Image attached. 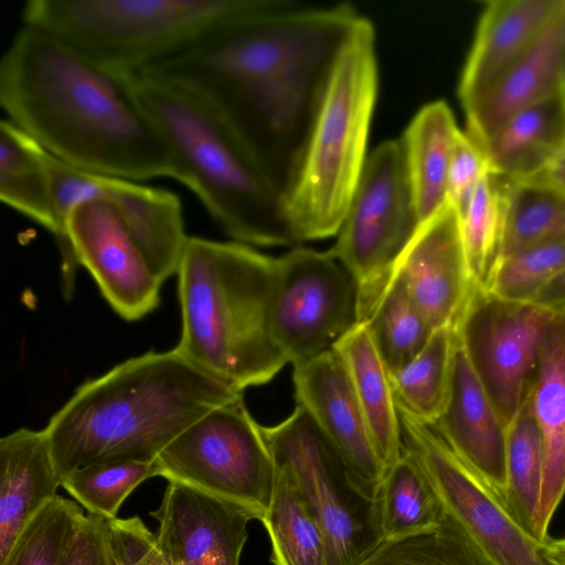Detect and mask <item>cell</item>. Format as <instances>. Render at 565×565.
<instances>
[{
	"instance_id": "obj_1",
	"label": "cell",
	"mask_w": 565,
	"mask_h": 565,
	"mask_svg": "<svg viewBox=\"0 0 565 565\" xmlns=\"http://www.w3.org/2000/svg\"><path fill=\"white\" fill-rule=\"evenodd\" d=\"M360 18L349 3L308 8L271 0L138 72L188 83L210 97L287 194L333 64Z\"/></svg>"
},
{
	"instance_id": "obj_2",
	"label": "cell",
	"mask_w": 565,
	"mask_h": 565,
	"mask_svg": "<svg viewBox=\"0 0 565 565\" xmlns=\"http://www.w3.org/2000/svg\"><path fill=\"white\" fill-rule=\"evenodd\" d=\"M0 104L8 119L76 169L186 183L132 75L107 68L44 31L23 25L14 34L0 63Z\"/></svg>"
},
{
	"instance_id": "obj_3",
	"label": "cell",
	"mask_w": 565,
	"mask_h": 565,
	"mask_svg": "<svg viewBox=\"0 0 565 565\" xmlns=\"http://www.w3.org/2000/svg\"><path fill=\"white\" fill-rule=\"evenodd\" d=\"M243 391L174 348L130 358L84 382L43 428L60 479L111 460H154L186 427Z\"/></svg>"
},
{
	"instance_id": "obj_4",
	"label": "cell",
	"mask_w": 565,
	"mask_h": 565,
	"mask_svg": "<svg viewBox=\"0 0 565 565\" xmlns=\"http://www.w3.org/2000/svg\"><path fill=\"white\" fill-rule=\"evenodd\" d=\"M131 75L141 103L184 171L185 186L218 227L244 244H298L285 191L230 117L188 83Z\"/></svg>"
},
{
	"instance_id": "obj_5",
	"label": "cell",
	"mask_w": 565,
	"mask_h": 565,
	"mask_svg": "<svg viewBox=\"0 0 565 565\" xmlns=\"http://www.w3.org/2000/svg\"><path fill=\"white\" fill-rule=\"evenodd\" d=\"M277 271V258L247 244L189 236L177 271L174 349L241 391L269 382L288 363L270 329Z\"/></svg>"
},
{
	"instance_id": "obj_6",
	"label": "cell",
	"mask_w": 565,
	"mask_h": 565,
	"mask_svg": "<svg viewBox=\"0 0 565 565\" xmlns=\"http://www.w3.org/2000/svg\"><path fill=\"white\" fill-rule=\"evenodd\" d=\"M377 83L375 32L361 15L333 64L286 194L298 244L334 236L342 225L367 160Z\"/></svg>"
},
{
	"instance_id": "obj_7",
	"label": "cell",
	"mask_w": 565,
	"mask_h": 565,
	"mask_svg": "<svg viewBox=\"0 0 565 565\" xmlns=\"http://www.w3.org/2000/svg\"><path fill=\"white\" fill-rule=\"evenodd\" d=\"M271 0H29L25 26L126 74L167 58Z\"/></svg>"
},
{
	"instance_id": "obj_8",
	"label": "cell",
	"mask_w": 565,
	"mask_h": 565,
	"mask_svg": "<svg viewBox=\"0 0 565 565\" xmlns=\"http://www.w3.org/2000/svg\"><path fill=\"white\" fill-rule=\"evenodd\" d=\"M158 477L205 492L263 521L274 490L275 465L243 396L209 411L156 458Z\"/></svg>"
},
{
	"instance_id": "obj_9",
	"label": "cell",
	"mask_w": 565,
	"mask_h": 565,
	"mask_svg": "<svg viewBox=\"0 0 565 565\" xmlns=\"http://www.w3.org/2000/svg\"><path fill=\"white\" fill-rule=\"evenodd\" d=\"M262 431L274 463L290 475L321 527L328 565H353L381 540L376 501L303 407Z\"/></svg>"
},
{
	"instance_id": "obj_10",
	"label": "cell",
	"mask_w": 565,
	"mask_h": 565,
	"mask_svg": "<svg viewBox=\"0 0 565 565\" xmlns=\"http://www.w3.org/2000/svg\"><path fill=\"white\" fill-rule=\"evenodd\" d=\"M419 225L401 139L383 141L367 156L330 249L358 282L361 322L385 294Z\"/></svg>"
},
{
	"instance_id": "obj_11",
	"label": "cell",
	"mask_w": 565,
	"mask_h": 565,
	"mask_svg": "<svg viewBox=\"0 0 565 565\" xmlns=\"http://www.w3.org/2000/svg\"><path fill=\"white\" fill-rule=\"evenodd\" d=\"M277 263L270 329L296 366L332 351L361 322L359 286L331 250L297 247Z\"/></svg>"
},
{
	"instance_id": "obj_12",
	"label": "cell",
	"mask_w": 565,
	"mask_h": 565,
	"mask_svg": "<svg viewBox=\"0 0 565 565\" xmlns=\"http://www.w3.org/2000/svg\"><path fill=\"white\" fill-rule=\"evenodd\" d=\"M556 313L473 286L455 323L458 342L503 422L509 425L535 379Z\"/></svg>"
},
{
	"instance_id": "obj_13",
	"label": "cell",
	"mask_w": 565,
	"mask_h": 565,
	"mask_svg": "<svg viewBox=\"0 0 565 565\" xmlns=\"http://www.w3.org/2000/svg\"><path fill=\"white\" fill-rule=\"evenodd\" d=\"M404 446L429 478L446 512L489 565H551L543 542L522 527L498 497L429 425L399 413Z\"/></svg>"
},
{
	"instance_id": "obj_14",
	"label": "cell",
	"mask_w": 565,
	"mask_h": 565,
	"mask_svg": "<svg viewBox=\"0 0 565 565\" xmlns=\"http://www.w3.org/2000/svg\"><path fill=\"white\" fill-rule=\"evenodd\" d=\"M60 234L67 242L71 210L89 199L108 202L119 214L154 275L163 282L177 275L189 236L185 234L179 196L166 189L76 169L46 154Z\"/></svg>"
},
{
	"instance_id": "obj_15",
	"label": "cell",
	"mask_w": 565,
	"mask_h": 565,
	"mask_svg": "<svg viewBox=\"0 0 565 565\" xmlns=\"http://www.w3.org/2000/svg\"><path fill=\"white\" fill-rule=\"evenodd\" d=\"M66 235L78 266L89 271L119 317L137 321L159 306L162 281L108 202L89 199L76 204Z\"/></svg>"
},
{
	"instance_id": "obj_16",
	"label": "cell",
	"mask_w": 565,
	"mask_h": 565,
	"mask_svg": "<svg viewBox=\"0 0 565 565\" xmlns=\"http://www.w3.org/2000/svg\"><path fill=\"white\" fill-rule=\"evenodd\" d=\"M297 405L303 407L373 500L385 476L350 377L332 350L292 373Z\"/></svg>"
},
{
	"instance_id": "obj_17",
	"label": "cell",
	"mask_w": 565,
	"mask_h": 565,
	"mask_svg": "<svg viewBox=\"0 0 565 565\" xmlns=\"http://www.w3.org/2000/svg\"><path fill=\"white\" fill-rule=\"evenodd\" d=\"M150 515L161 550L177 565H239L254 520L235 504L175 482Z\"/></svg>"
},
{
	"instance_id": "obj_18",
	"label": "cell",
	"mask_w": 565,
	"mask_h": 565,
	"mask_svg": "<svg viewBox=\"0 0 565 565\" xmlns=\"http://www.w3.org/2000/svg\"><path fill=\"white\" fill-rule=\"evenodd\" d=\"M393 277L436 330L455 326L473 288L462 246L459 217L447 203L420 224Z\"/></svg>"
},
{
	"instance_id": "obj_19",
	"label": "cell",
	"mask_w": 565,
	"mask_h": 565,
	"mask_svg": "<svg viewBox=\"0 0 565 565\" xmlns=\"http://www.w3.org/2000/svg\"><path fill=\"white\" fill-rule=\"evenodd\" d=\"M431 427L451 451L504 501L508 426L471 369L458 339L448 398Z\"/></svg>"
},
{
	"instance_id": "obj_20",
	"label": "cell",
	"mask_w": 565,
	"mask_h": 565,
	"mask_svg": "<svg viewBox=\"0 0 565 565\" xmlns=\"http://www.w3.org/2000/svg\"><path fill=\"white\" fill-rule=\"evenodd\" d=\"M563 0L484 2L458 95L462 107L484 93L537 40Z\"/></svg>"
},
{
	"instance_id": "obj_21",
	"label": "cell",
	"mask_w": 565,
	"mask_h": 565,
	"mask_svg": "<svg viewBox=\"0 0 565 565\" xmlns=\"http://www.w3.org/2000/svg\"><path fill=\"white\" fill-rule=\"evenodd\" d=\"M562 6L533 45L484 93L463 106L467 134L479 146L515 114L564 90L557 50Z\"/></svg>"
},
{
	"instance_id": "obj_22",
	"label": "cell",
	"mask_w": 565,
	"mask_h": 565,
	"mask_svg": "<svg viewBox=\"0 0 565 565\" xmlns=\"http://www.w3.org/2000/svg\"><path fill=\"white\" fill-rule=\"evenodd\" d=\"M544 447V472L535 537L545 543L551 520L565 494V320L554 319L530 390Z\"/></svg>"
},
{
	"instance_id": "obj_23",
	"label": "cell",
	"mask_w": 565,
	"mask_h": 565,
	"mask_svg": "<svg viewBox=\"0 0 565 565\" xmlns=\"http://www.w3.org/2000/svg\"><path fill=\"white\" fill-rule=\"evenodd\" d=\"M60 486L43 429L22 427L0 439V562Z\"/></svg>"
},
{
	"instance_id": "obj_24",
	"label": "cell",
	"mask_w": 565,
	"mask_h": 565,
	"mask_svg": "<svg viewBox=\"0 0 565 565\" xmlns=\"http://www.w3.org/2000/svg\"><path fill=\"white\" fill-rule=\"evenodd\" d=\"M480 148L490 173L539 177L565 149V90L512 116Z\"/></svg>"
},
{
	"instance_id": "obj_25",
	"label": "cell",
	"mask_w": 565,
	"mask_h": 565,
	"mask_svg": "<svg viewBox=\"0 0 565 565\" xmlns=\"http://www.w3.org/2000/svg\"><path fill=\"white\" fill-rule=\"evenodd\" d=\"M333 350L344 364L375 451L387 471L401 458L405 446L391 373L367 322L358 323Z\"/></svg>"
},
{
	"instance_id": "obj_26",
	"label": "cell",
	"mask_w": 565,
	"mask_h": 565,
	"mask_svg": "<svg viewBox=\"0 0 565 565\" xmlns=\"http://www.w3.org/2000/svg\"><path fill=\"white\" fill-rule=\"evenodd\" d=\"M459 130L449 106L436 100L418 110L401 138L420 224L448 203V170Z\"/></svg>"
},
{
	"instance_id": "obj_27",
	"label": "cell",
	"mask_w": 565,
	"mask_h": 565,
	"mask_svg": "<svg viewBox=\"0 0 565 565\" xmlns=\"http://www.w3.org/2000/svg\"><path fill=\"white\" fill-rule=\"evenodd\" d=\"M46 154L47 151L13 121L8 118L0 121L1 202L57 238L60 227Z\"/></svg>"
},
{
	"instance_id": "obj_28",
	"label": "cell",
	"mask_w": 565,
	"mask_h": 565,
	"mask_svg": "<svg viewBox=\"0 0 565 565\" xmlns=\"http://www.w3.org/2000/svg\"><path fill=\"white\" fill-rule=\"evenodd\" d=\"M376 514L381 540L431 529L446 516L429 478L406 447L384 476L376 497Z\"/></svg>"
},
{
	"instance_id": "obj_29",
	"label": "cell",
	"mask_w": 565,
	"mask_h": 565,
	"mask_svg": "<svg viewBox=\"0 0 565 565\" xmlns=\"http://www.w3.org/2000/svg\"><path fill=\"white\" fill-rule=\"evenodd\" d=\"M456 344L455 326L438 328L415 358L391 373L399 413L424 425L437 422L449 394Z\"/></svg>"
},
{
	"instance_id": "obj_30",
	"label": "cell",
	"mask_w": 565,
	"mask_h": 565,
	"mask_svg": "<svg viewBox=\"0 0 565 565\" xmlns=\"http://www.w3.org/2000/svg\"><path fill=\"white\" fill-rule=\"evenodd\" d=\"M262 522L275 565H328L319 523L290 475L276 465L273 495Z\"/></svg>"
},
{
	"instance_id": "obj_31",
	"label": "cell",
	"mask_w": 565,
	"mask_h": 565,
	"mask_svg": "<svg viewBox=\"0 0 565 565\" xmlns=\"http://www.w3.org/2000/svg\"><path fill=\"white\" fill-rule=\"evenodd\" d=\"M505 181L500 256L533 245L565 242V192L539 178Z\"/></svg>"
},
{
	"instance_id": "obj_32",
	"label": "cell",
	"mask_w": 565,
	"mask_h": 565,
	"mask_svg": "<svg viewBox=\"0 0 565 565\" xmlns=\"http://www.w3.org/2000/svg\"><path fill=\"white\" fill-rule=\"evenodd\" d=\"M505 468L504 503L522 527L535 536L544 472V447L532 411L530 391L508 425Z\"/></svg>"
},
{
	"instance_id": "obj_33",
	"label": "cell",
	"mask_w": 565,
	"mask_h": 565,
	"mask_svg": "<svg viewBox=\"0 0 565 565\" xmlns=\"http://www.w3.org/2000/svg\"><path fill=\"white\" fill-rule=\"evenodd\" d=\"M353 565H489L462 527L446 512L436 526L382 539Z\"/></svg>"
},
{
	"instance_id": "obj_34",
	"label": "cell",
	"mask_w": 565,
	"mask_h": 565,
	"mask_svg": "<svg viewBox=\"0 0 565 565\" xmlns=\"http://www.w3.org/2000/svg\"><path fill=\"white\" fill-rule=\"evenodd\" d=\"M504 178L488 173L458 214L465 256L475 286L486 288L500 257L505 217Z\"/></svg>"
},
{
	"instance_id": "obj_35",
	"label": "cell",
	"mask_w": 565,
	"mask_h": 565,
	"mask_svg": "<svg viewBox=\"0 0 565 565\" xmlns=\"http://www.w3.org/2000/svg\"><path fill=\"white\" fill-rule=\"evenodd\" d=\"M366 322L390 373L415 358L435 331L397 277H393Z\"/></svg>"
},
{
	"instance_id": "obj_36",
	"label": "cell",
	"mask_w": 565,
	"mask_h": 565,
	"mask_svg": "<svg viewBox=\"0 0 565 565\" xmlns=\"http://www.w3.org/2000/svg\"><path fill=\"white\" fill-rule=\"evenodd\" d=\"M85 515L79 504L56 495L23 527L0 565H66Z\"/></svg>"
},
{
	"instance_id": "obj_37",
	"label": "cell",
	"mask_w": 565,
	"mask_h": 565,
	"mask_svg": "<svg viewBox=\"0 0 565 565\" xmlns=\"http://www.w3.org/2000/svg\"><path fill=\"white\" fill-rule=\"evenodd\" d=\"M152 477H158L156 459L111 460L71 471L61 479V487L88 514L113 520L127 497Z\"/></svg>"
},
{
	"instance_id": "obj_38",
	"label": "cell",
	"mask_w": 565,
	"mask_h": 565,
	"mask_svg": "<svg viewBox=\"0 0 565 565\" xmlns=\"http://www.w3.org/2000/svg\"><path fill=\"white\" fill-rule=\"evenodd\" d=\"M565 269V242L521 248L499 257L486 286L494 296L532 302Z\"/></svg>"
},
{
	"instance_id": "obj_39",
	"label": "cell",
	"mask_w": 565,
	"mask_h": 565,
	"mask_svg": "<svg viewBox=\"0 0 565 565\" xmlns=\"http://www.w3.org/2000/svg\"><path fill=\"white\" fill-rule=\"evenodd\" d=\"M111 565H169L156 533L138 516L107 520Z\"/></svg>"
},
{
	"instance_id": "obj_40",
	"label": "cell",
	"mask_w": 565,
	"mask_h": 565,
	"mask_svg": "<svg viewBox=\"0 0 565 565\" xmlns=\"http://www.w3.org/2000/svg\"><path fill=\"white\" fill-rule=\"evenodd\" d=\"M489 173L486 156L467 132L459 130L450 159L447 202L460 214L475 190Z\"/></svg>"
},
{
	"instance_id": "obj_41",
	"label": "cell",
	"mask_w": 565,
	"mask_h": 565,
	"mask_svg": "<svg viewBox=\"0 0 565 565\" xmlns=\"http://www.w3.org/2000/svg\"><path fill=\"white\" fill-rule=\"evenodd\" d=\"M66 565H111L106 519L85 515Z\"/></svg>"
},
{
	"instance_id": "obj_42",
	"label": "cell",
	"mask_w": 565,
	"mask_h": 565,
	"mask_svg": "<svg viewBox=\"0 0 565 565\" xmlns=\"http://www.w3.org/2000/svg\"><path fill=\"white\" fill-rule=\"evenodd\" d=\"M532 302L556 315L565 313V269L544 286Z\"/></svg>"
},
{
	"instance_id": "obj_43",
	"label": "cell",
	"mask_w": 565,
	"mask_h": 565,
	"mask_svg": "<svg viewBox=\"0 0 565 565\" xmlns=\"http://www.w3.org/2000/svg\"><path fill=\"white\" fill-rule=\"evenodd\" d=\"M539 178L565 192V149L548 164Z\"/></svg>"
},
{
	"instance_id": "obj_44",
	"label": "cell",
	"mask_w": 565,
	"mask_h": 565,
	"mask_svg": "<svg viewBox=\"0 0 565 565\" xmlns=\"http://www.w3.org/2000/svg\"><path fill=\"white\" fill-rule=\"evenodd\" d=\"M544 554L551 565H565V536L548 539L543 544Z\"/></svg>"
},
{
	"instance_id": "obj_45",
	"label": "cell",
	"mask_w": 565,
	"mask_h": 565,
	"mask_svg": "<svg viewBox=\"0 0 565 565\" xmlns=\"http://www.w3.org/2000/svg\"><path fill=\"white\" fill-rule=\"evenodd\" d=\"M557 50L561 66L562 86L565 90V0L557 22Z\"/></svg>"
},
{
	"instance_id": "obj_46",
	"label": "cell",
	"mask_w": 565,
	"mask_h": 565,
	"mask_svg": "<svg viewBox=\"0 0 565 565\" xmlns=\"http://www.w3.org/2000/svg\"><path fill=\"white\" fill-rule=\"evenodd\" d=\"M168 561H169V559H168ZM169 565H177V564H174V563H172V562H170V561H169Z\"/></svg>"
},
{
	"instance_id": "obj_47",
	"label": "cell",
	"mask_w": 565,
	"mask_h": 565,
	"mask_svg": "<svg viewBox=\"0 0 565 565\" xmlns=\"http://www.w3.org/2000/svg\"><path fill=\"white\" fill-rule=\"evenodd\" d=\"M562 316H563V318H564V320H565V313H563Z\"/></svg>"
}]
</instances>
